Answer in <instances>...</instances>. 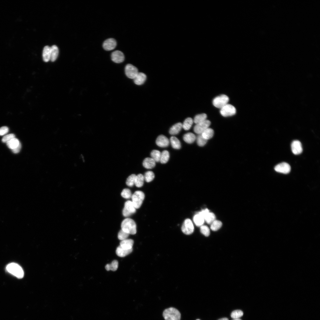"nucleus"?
<instances>
[{
  "instance_id": "nucleus-45",
  "label": "nucleus",
  "mask_w": 320,
  "mask_h": 320,
  "mask_svg": "<svg viewBox=\"0 0 320 320\" xmlns=\"http://www.w3.org/2000/svg\"><path fill=\"white\" fill-rule=\"evenodd\" d=\"M21 148V145L20 143L18 146L12 150V152L15 153H18L20 151Z\"/></svg>"
},
{
  "instance_id": "nucleus-17",
  "label": "nucleus",
  "mask_w": 320,
  "mask_h": 320,
  "mask_svg": "<svg viewBox=\"0 0 320 320\" xmlns=\"http://www.w3.org/2000/svg\"><path fill=\"white\" fill-rule=\"evenodd\" d=\"M146 79V76L145 73L138 72L133 79L134 82L136 84L141 85L145 82Z\"/></svg>"
},
{
  "instance_id": "nucleus-13",
  "label": "nucleus",
  "mask_w": 320,
  "mask_h": 320,
  "mask_svg": "<svg viewBox=\"0 0 320 320\" xmlns=\"http://www.w3.org/2000/svg\"><path fill=\"white\" fill-rule=\"evenodd\" d=\"M112 60L116 63H120L124 61V56L121 51L116 50L112 52L111 54Z\"/></svg>"
},
{
  "instance_id": "nucleus-14",
  "label": "nucleus",
  "mask_w": 320,
  "mask_h": 320,
  "mask_svg": "<svg viewBox=\"0 0 320 320\" xmlns=\"http://www.w3.org/2000/svg\"><path fill=\"white\" fill-rule=\"evenodd\" d=\"M116 44V40L113 38H110L106 40L103 42V47L105 50L110 51L115 49Z\"/></svg>"
},
{
  "instance_id": "nucleus-39",
  "label": "nucleus",
  "mask_w": 320,
  "mask_h": 320,
  "mask_svg": "<svg viewBox=\"0 0 320 320\" xmlns=\"http://www.w3.org/2000/svg\"><path fill=\"white\" fill-rule=\"evenodd\" d=\"M121 195L124 198L127 199L131 198L132 194L129 189L125 188L122 191Z\"/></svg>"
},
{
  "instance_id": "nucleus-5",
  "label": "nucleus",
  "mask_w": 320,
  "mask_h": 320,
  "mask_svg": "<svg viewBox=\"0 0 320 320\" xmlns=\"http://www.w3.org/2000/svg\"><path fill=\"white\" fill-rule=\"evenodd\" d=\"M229 100L227 96L222 95L215 97L213 100L212 103L215 107L220 109L228 104Z\"/></svg>"
},
{
  "instance_id": "nucleus-16",
  "label": "nucleus",
  "mask_w": 320,
  "mask_h": 320,
  "mask_svg": "<svg viewBox=\"0 0 320 320\" xmlns=\"http://www.w3.org/2000/svg\"><path fill=\"white\" fill-rule=\"evenodd\" d=\"M156 145L161 147H167L169 144V141L168 138L163 135L158 136L156 140Z\"/></svg>"
},
{
  "instance_id": "nucleus-37",
  "label": "nucleus",
  "mask_w": 320,
  "mask_h": 320,
  "mask_svg": "<svg viewBox=\"0 0 320 320\" xmlns=\"http://www.w3.org/2000/svg\"><path fill=\"white\" fill-rule=\"evenodd\" d=\"M136 175L132 174L129 176L127 178L126 184L129 187H132L135 184V178Z\"/></svg>"
},
{
  "instance_id": "nucleus-4",
  "label": "nucleus",
  "mask_w": 320,
  "mask_h": 320,
  "mask_svg": "<svg viewBox=\"0 0 320 320\" xmlns=\"http://www.w3.org/2000/svg\"><path fill=\"white\" fill-rule=\"evenodd\" d=\"M144 198L145 194L141 191H136L132 194V201L136 209H138L140 207Z\"/></svg>"
},
{
  "instance_id": "nucleus-41",
  "label": "nucleus",
  "mask_w": 320,
  "mask_h": 320,
  "mask_svg": "<svg viewBox=\"0 0 320 320\" xmlns=\"http://www.w3.org/2000/svg\"><path fill=\"white\" fill-rule=\"evenodd\" d=\"M243 315V313L240 310H236L233 311L231 314V317L234 319H239Z\"/></svg>"
},
{
  "instance_id": "nucleus-7",
  "label": "nucleus",
  "mask_w": 320,
  "mask_h": 320,
  "mask_svg": "<svg viewBox=\"0 0 320 320\" xmlns=\"http://www.w3.org/2000/svg\"><path fill=\"white\" fill-rule=\"evenodd\" d=\"M181 230L183 233L186 235L191 234L193 232L194 226L191 219L188 218L184 220L181 227Z\"/></svg>"
},
{
  "instance_id": "nucleus-19",
  "label": "nucleus",
  "mask_w": 320,
  "mask_h": 320,
  "mask_svg": "<svg viewBox=\"0 0 320 320\" xmlns=\"http://www.w3.org/2000/svg\"><path fill=\"white\" fill-rule=\"evenodd\" d=\"M143 165L145 168L147 169H151L155 166L156 163L151 158H146L144 160Z\"/></svg>"
},
{
  "instance_id": "nucleus-46",
  "label": "nucleus",
  "mask_w": 320,
  "mask_h": 320,
  "mask_svg": "<svg viewBox=\"0 0 320 320\" xmlns=\"http://www.w3.org/2000/svg\"><path fill=\"white\" fill-rule=\"evenodd\" d=\"M218 320H228V319L226 318H224L220 319Z\"/></svg>"
},
{
  "instance_id": "nucleus-25",
  "label": "nucleus",
  "mask_w": 320,
  "mask_h": 320,
  "mask_svg": "<svg viewBox=\"0 0 320 320\" xmlns=\"http://www.w3.org/2000/svg\"><path fill=\"white\" fill-rule=\"evenodd\" d=\"M196 139V137L194 134L191 132H188L185 134L183 136V139L186 143H193Z\"/></svg>"
},
{
  "instance_id": "nucleus-33",
  "label": "nucleus",
  "mask_w": 320,
  "mask_h": 320,
  "mask_svg": "<svg viewBox=\"0 0 320 320\" xmlns=\"http://www.w3.org/2000/svg\"><path fill=\"white\" fill-rule=\"evenodd\" d=\"M169 157V152L167 150L164 151L161 153L160 161L162 164L166 163L168 161Z\"/></svg>"
},
{
  "instance_id": "nucleus-3",
  "label": "nucleus",
  "mask_w": 320,
  "mask_h": 320,
  "mask_svg": "<svg viewBox=\"0 0 320 320\" xmlns=\"http://www.w3.org/2000/svg\"><path fill=\"white\" fill-rule=\"evenodd\" d=\"M163 316L165 320H180L181 315L177 309L171 307L164 311Z\"/></svg>"
},
{
  "instance_id": "nucleus-31",
  "label": "nucleus",
  "mask_w": 320,
  "mask_h": 320,
  "mask_svg": "<svg viewBox=\"0 0 320 320\" xmlns=\"http://www.w3.org/2000/svg\"><path fill=\"white\" fill-rule=\"evenodd\" d=\"M118 267V262L116 260H113L110 264H107L105 266L106 270L108 271H116Z\"/></svg>"
},
{
  "instance_id": "nucleus-27",
  "label": "nucleus",
  "mask_w": 320,
  "mask_h": 320,
  "mask_svg": "<svg viewBox=\"0 0 320 320\" xmlns=\"http://www.w3.org/2000/svg\"><path fill=\"white\" fill-rule=\"evenodd\" d=\"M170 142L173 148L178 149L181 147V143L179 140L176 137L172 136L170 138Z\"/></svg>"
},
{
  "instance_id": "nucleus-42",
  "label": "nucleus",
  "mask_w": 320,
  "mask_h": 320,
  "mask_svg": "<svg viewBox=\"0 0 320 320\" xmlns=\"http://www.w3.org/2000/svg\"><path fill=\"white\" fill-rule=\"evenodd\" d=\"M129 235V233L121 229L118 233V237L119 239L122 241L127 239Z\"/></svg>"
},
{
  "instance_id": "nucleus-10",
  "label": "nucleus",
  "mask_w": 320,
  "mask_h": 320,
  "mask_svg": "<svg viewBox=\"0 0 320 320\" xmlns=\"http://www.w3.org/2000/svg\"><path fill=\"white\" fill-rule=\"evenodd\" d=\"M198 213L203 217L204 220L208 224H211L215 220V216L214 214L210 212L207 209L202 210Z\"/></svg>"
},
{
  "instance_id": "nucleus-22",
  "label": "nucleus",
  "mask_w": 320,
  "mask_h": 320,
  "mask_svg": "<svg viewBox=\"0 0 320 320\" xmlns=\"http://www.w3.org/2000/svg\"><path fill=\"white\" fill-rule=\"evenodd\" d=\"M182 128V124L180 122L177 123L172 126L169 130V133L171 135L177 134Z\"/></svg>"
},
{
  "instance_id": "nucleus-32",
  "label": "nucleus",
  "mask_w": 320,
  "mask_h": 320,
  "mask_svg": "<svg viewBox=\"0 0 320 320\" xmlns=\"http://www.w3.org/2000/svg\"><path fill=\"white\" fill-rule=\"evenodd\" d=\"M193 119L190 117L186 118L182 124V127L185 130H188L190 129L193 123Z\"/></svg>"
},
{
  "instance_id": "nucleus-21",
  "label": "nucleus",
  "mask_w": 320,
  "mask_h": 320,
  "mask_svg": "<svg viewBox=\"0 0 320 320\" xmlns=\"http://www.w3.org/2000/svg\"><path fill=\"white\" fill-rule=\"evenodd\" d=\"M134 244V241L130 239H127L121 241L120 243V246L122 248L126 249H130L132 248Z\"/></svg>"
},
{
  "instance_id": "nucleus-38",
  "label": "nucleus",
  "mask_w": 320,
  "mask_h": 320,
  "mask_svg": "<svg viewBox=\"0 0 320 320\" xmlns=\"http://www.w3.org/2000/svg\"><path fill=\"white\" fill-rule=\"evenodd\" d=\"M197 143L200 146H203L206 143L207 140L204 139L201 134H199L197 137Z\"/></svg>"
},
{
  "instance_id": "nucleus-40",
  "label": "nucleus",
  "mask_w": 320,
  "mask_h": 320,
  "mask_svg": "<svg viewBox=\"0 0 320 320\" xmlns=\"http://www.w3.org/2000/svg\"><path fill=\"white\" fill-rule=\"evenodd\" d=\"M200 231L201 233L206 236H208L210 235V230L208 226L206 225H202L200 226Z\"/></svg>"
},
{
  "instance_id": "nucleus-23",
  "label": "nucleus",
  "mask_w": 320,
  "mask_h": 320,
  "mask_svg": "<svg viewBox=\"0 0 320 320\" xmlns=\"http://www.w3.org/2000/svg\"><path fill=\"white\" fill-rule=\"evenodd\" d=\"M59 54V49L56 45H53L51 47L50 60L52 62L55 61L57 59Z\"/></svg>"
},
{
  "instance_id": "nucleus-20",
  "label": "nucleus",
  "mask_w": 320,
  "mask_h": 320,
  "mask_svg": "<svg viewBox=\"0 0 320 320\" xmlns=\"http://www.w3.org/2000/svg\"><path fill=\"white\" fill-rule=\"evenodd\" d=\"M51 47L46 46L43 51L42 57L43 60L45 62H48L50 59Z\"/></svg>"
},
{
  "instance_id": "nucleus-9",
  "label": "nucleus",
  "mask_w": 320,
  "mask_h": 320,
  "mask_svg": "<svg viewBox=\"0 0 320 320\" xmlns=\"http://www.w3.org/2000/svg\"><path fill=\"white\" fill-rule=\"evenodd\" d=\"M125 72L129 78L134 79L138 73L137 68L131 64H128L125 66Z\"/></svg>"
},
{
  "instance_id": "nucleus-2",
  "label": "nucleus",
  "mask_w": 320,
  "mask_h": 320,
  "mask_svg": "<svg viewBox=\"0 0 320 320\" xmlns=\"http://www.w3.org/2000/svg\"><path fill=\"white\" fill-rule=\"evenodd\" d=\"M7 271L18 279H21L24 276V272L21 267L17 264L11 263L6 267Z\"/></svg>"
},
{
  "instance_id": "nucleus-8",
  "label": "nucleus",
  "mask_w": 320,
  "mask_h": 320,
  "mask_svg": "<svg viewBox=\"0 0 320 320\" xmlns=\"http://www.w3.org/2000/svg\"><path fill=\"white\" fill-rule=\"evenodd\" d=\"M136 209L132 201H127L124 204L122 211L123 215L125 217L129 216L135 212Z\"/></svg>"
},
{
  "instance_id": "nucleus-18",
  "label": "nucleus",
  "mask_w": 320,
  "mask_h": 320,
  "mask_svg": "<svg viewBox=\"0 0 320 320\" xmlns=\"http://www.w3.org/2000/svg\"><path fill=\"white\" fill-rule=\"evenodd\" d=\"M132 251V248L130 249H126L119 246L116 250V255L119 256L123 257L130 253Z\"/></svg>"
},
{
  "instance_id": "nucleus-34",
  "label": "nucleus",
  "mask_w": 320,
  "mask_h": 320,
  "mask_svg": "<svg viewBox=\"0 0 320 320\" xmlns=\"http://www.w3.org/2000/svg\"><path fill=\"white\" fill-rule=\"evenodd\" d=\"M222 225V223L220 221L215 220L211 224L210 228L212 231H216L220 229Z\"/></svg>"
},
{
  "instance_id": "nucleus-26",
  "label": "nucleus",
  "mask_w": 320,
  "mask_h": 320,
  "mask_svg": "<svg viewBox=\"0 0 320 320\" xmlns=\"http://www.w3.org/2000/svg\"><path fill=\"white\" fill-rule=\"evenodd\" d=\"M20 143L19 140L15 137L7 142L6 144L9 148L12 150L17 147Z\"/></svg>"
},
{
  "instance_id": "nucleus-48",
  "label": "nucleus",
  "mask_w": 320,
  "mask_h": 320,
  "mask_svg": "<svg viewBox=\"0 0 320 320\" xmlns=\"http://www.w3.org/2000/svg\"><path fill=\"white\" fill-rule=\"evenodd\" d=\"M199 320V319H198V320Z\"/></svg>"
},
{
  "instance_id": "nucleus-15",
  "label": "nucleus",
  "mask_w": 320,
  "mask_h": 320,
  "mask_svg": "<svg viewBox=\"0 0 320 320\" xmlns=\"http://www.w3.org/2000/svg\"><path fill=\"white\" fill-rule=\"evenodd\" d=\"M291 147L292 151L294 154H299L303 151L301 143L299 140H294L291 144Z\"/></svg>"
},
{
  "instance_id": "nucleus-47",
  "label": "nucleus",
  "mask_w": 320,
  "mask_h": 320,
  "mask_svg": "<svg viewBox=\"0 0 320 320\" xmlns=\"http://www.w3.org/2000/svg\"><path fill=\"white\" fill-rule=\"evenodd\" d=\"M233 320H241V319H234Z\"/></svg>"
},
{
  "instance_id": "nucleus-35",
  "label": "nucleus",
  "mask_w": 320,
  "mask_h": 320,
  "mask_svg": "<svg viewBox=\"0 0 320 320\" xmlns=\"http://www.w3.org/2000/svg\"><path fill=\"white\" fill-rule=\"evenodd\" d=\"M161 153L158 150H154L151 152V158L155 161L158 162L160 161Z\"/></svg>"
},
{
  "instance_id": "nucleus-11",
  "label": "nucleus",
  "mask_w": 320,
  "mask_h": 320,
  "mask_svg": "<svg viewBox=\"0 0 320 320\" xmlns=\"http://www.w3.org/2000/svg\"><path fill=\"white\" fill-rule=\"evenodd\" d=\"M210 124V121L207 119L202 122L196 124L194 127V131L199 135L201 134L209 127Z\"/></svg>"
},
{
  "instance_id": "nucleus-29",
  "label": "nucleus",
  "mask_w": 320,
  "mask_h": 320,
  "mask_svg": "<svg viewBox=\"0 0 320 320\" xmlns=\"http://www.w3.org/2000/svg\"><path fill=\"white\" fill-rule=\"evenodd\" d=\"M144 180V176L141 174L136 175L135 184L137 187H141L143 186Z\"/></svg>"
},
{
  "instance_id": "nucleus-28",
  "label": "nucleus",
  "mask_w": 320,
  "mask_h": 320,
  "mask_svg": "<svg viewBox=\"0 0 320 320\" xmlns=\"http://www.w3.org/2000/svg\"><path fill=\"white\" fill-rule=\"evenodd\" d=\"M201 134L204 139L207 140L212 137L214 135V131L211 128L209 127Z\"/></svg>"
},
{
  "instance_id": "nucleus-1",
  "label": "nucleus",
  "mask_w": 320,
  "mask_h": 320,
  "mask_svg": "<svg viewBox=\"0 0 320 320\" xmlns=\"http://www.w3.org/2000/svg\"><path fill=\"white\" fill-rule=\"evenodd\" d=\"M121 229L129 234H135L136 233V223L131 218H127L124 219L121 223Z\"/></svg>"
},
{
  "instance_id": "nucleus-24",
  "label": "nucleus",
  "mask_w": 320,
  "mask_h": 320,
  "mask_svg": "<svg viewBox=\"0 0 320 320\" xmlns=\"http://www.w3.org/2000/svg\"><path fill=\"white\" fill-rule=\"evenodd\" d=\"M193 219L195 224L198 226L203 225L204 221L203 217L198 213L194 216Z\"/></svg>"
},
{
  "instance_id": "nucleus-44",
  "label": "nucleus",
  "mask_w": 320,
  "mask_h": 320,
  "mask_svg": "<svg viewBox=\"0 0 320 320\" xmlns=\"http://www.w3.org/2000/svg\"><path fill=\"white\" fill-rule=\"evenodd\" d=\"M8 128L7 126H3L0 128V135L2 136L7 134L9 132Z\"/></svg>"
},
{
  "instance_id": "nucleus-6",
  "label": "nucleus",
  "mask_w": 320,
  "mask_h": 320,
  "mask_svg": "<svg viewBox=\"0 0 320 320\" xmlns=\"http://www.w3.org/2000/svg\"><path fill=\"white\" fill-rule=\"evenodd\" d=\"M220 113L223 116L228 117L235 114L236 110L233 105L227 104L220 109Z\"/></svg>"
},
{
  "instance_id": "nucleus-36",
  "label": "nucleus",
  "mask_w": 320,
  "mask_h": 320,
  "mask_svg": "<svg viewBox=\"0 0 320 320\" xmlns=\"http://www.w3.org/2000/svg\"><path fill=\"white\" fill-rule=\"evenodd\" d=\"M144 176V180L147 182H150L154 179L155 177L154 173L151 171L146 172Z\"/></svg>"
},
{
  "instance_id": "nucleus-43",
  "label": "nucleus",
  "mask_w": 320,
  "mask_h": 320,
  "mask_svg": "<svg viewBox=\"0 0 320 320\" xmlns=\"http://www.w3.org/2000/svg\"><path fill=\"white\" fill-rule=\"evenodd\" d=\"M15 137V135L13 134H10L4 135L2 139V141L4 143H7Z\"/></svg>"
},
{
  "instance_id": "nucleus-12",
  "label": "nucleus",
  "mask_w": 320,
  "mask_h": 320,
  "mask_svg": "<svg viewBox=\"0 0 320 320\" xmlns=\"http://www.w3.org/2000/svg\"><path fill=\"white\" fill-rule=\"evenodd\" d=\"M274 169L277 172L287 174L290 172L291 167L288 164L283 162L277 165L275 167Z\"/></svg>"
},
{
  "instance_id": "nucleus-30",
  "label": "nucleus",
  "mask_w": 320,
  "mask_h": 320,
  "mask_svg": "<svg viewBox=\"0 0 320 320\" xmlns=\"http://www.w3.org/2000/svg\"><path fill=\"white\" fill-rule=\"evenodd\" d=\"M207 115L204 113L199 114L194 118L193 121L196 124L202 122L207 120Z\"/></svg>"
}]
</instances>
